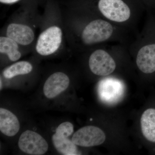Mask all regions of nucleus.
Segmentation results:
<instances>
[{"mask_svg": "<svg viewBox=\"0 0 155 155\" xmlns=\"http://www.w3.org/2000/svg\"><path fill=\"white\" fill-rule=\"evenodd\" d=\"M137 0H97V6L104 17L110 21H127L131 14V6Z\"/></svg>", "mask_w": 155, "mask_h": 155, "instance_id": "f257e3e1", "label": "nucleus"}, {"mask_svg": "<svg viewBox=\"0 0 155 155\" xmlns=\"http://www.w3.org/2000/svg\"><path fill=\"white\" fill-rule=\"evenodd\" d=\"M114 32V28L110 22L103 19L91 21L82 31L81 40L84 44L92 45L109 39Z\"/></svg>", "mask_w": 155, "mask_h": 155, "instance_id": "f03ea898", "label": "nucleus"}, {"mask_svg": "<svg viewBox=\"0 0 155 155\" xmlns=\"http://www.w3.org/2000/svg\"><path fill=\"white\" fill-rule=\"evenodd\" d=\"M150 39L142 47L137 55L139 69L146 74H155V22L152 24Z\"/></svg>", "mask_w": 155, "mask_h": 155, "instance_id": "7ed1b4c3", "label": "nucleus"}, {"mask_svg": "<svg viewBox=\"0 0 155 155\" xmlns=\"http://www.w3.org/2000/svg\"><path fill=\"white\" fill-rule=\"evenodd\" d=\"M62 38V30L58 26L48 28L39 36L36 45L37 52L42 56L52 54L60 47Z\"/></svg>", "mask_w": 155, "mask_h": 155, "instance_id": "20e7f679", "label": "nucleus"}, {"mask_svg": "<svg viewBox=\"0 0 155 155\" xmlns=\"http://www.w3.org/2000/svg\"><path fill=\"white\" fill-rule=\"evenodd\" d=\"M18 146L24 153L32 155L44 154L48 149V145L41 135L30 130H26L20 135Z\"/></svg>", "mask_w": 155, "mask_h": 155, "instance_id": "39448f33", "label": "nucleus"}, {"mask_svg": "<svg viewBox=\"0 0 155 155\" xmlns=\"http://www.w3.org/2000/svg\"><path fill=\"white\" fill-rule=\"evenodd\" d=\"M125 87L118 79L107 78L101 81L98 86V93L100 99L107 104L119 102L123 97Z\"/></svg>", "mask_w": 155, "mask_h": 155, "instance_id": "423d86ee", "label": "nucleus"}, {"mask_svg": "<svg viewBox=\"0 0 155 155\" xmlns=\"http://www.w3.org/2000/svg\"><path fill=\"white\" fill-rule=\"evenodd\" d=\"M89 66L95 75L105 76L113 73L116 68V64L110 55L104 50H96L91 55Z\"/></svg>", "mask_w": 155, "mask_h": 155, "instance_id": "0eeeda50", "label": "nucleus"}, {"mask_svg": "<svg viewBox=\"0 0 155 155\" xmlns=\"http://www.w3.org/2000/svg\"><path fill=\"white\" fill-rule=\"evenodd\" d=\"M105 140V134L101 129L95 126H87L75 132L72 140L76 145L91 147L102 144Z\"/></svg>", "mask_w": 155, "mask_h": 155, "instance_id": "6e6552de", "label": "nucleus"}, {"mask_svg": "<svg viewBox=\"0 0 155 155\" xmlns=\"http://www.w3.org/2000/svg\"><path fill=\"white\" fill-rule=\"evenodd\" d=\"M69 83V78L66 74L61 72H55L52 74L45 82L44 93L48 98H54L66 90Z\"/></svg>", "mask_w": 155, "mask_h": 155, "instance_id": "1a4fd4ad", "label": "nucleus"}, {"mask_svg": "<svg viewBox=\"0 0 155 155\" xmlns=\"http://www.w3.org/2000/svg\"><path fill=\"white\" fill-rule=\"evenodd\" d=\"M7 36L22 45L30 44L35 38L33 30L27 25L11 23L7 29Z\"/></svg>", "mask_w": 155, "mask_h": 155, "instance_id": "9d476101", "label": "nucleus"}, {"mask_svg": "<svg viewBox=\"0 0 155 155\" xmlns=\"http://www.w3.org/2000/svg\"><path fill=\"white\" fill-rule=\"evenodd\" d=\"M20 128L18 118L7 109H0V130L7 136L16 135Z\"/></svg>", "mask_w": 155, "mask_h": 155, "instance_id": "9b49d317", "label": "nucleus"}, {"mask_svg": "<svg viewBox=\"0 0 155 155\" xmlns=\"http://www.w3.org/2000/svg\"><path fill=\"white\" fill-rule=\"evenodd\" d=\"M141 131L146 139L155 144V108L147 109L140 119Z\"/></svg>", "mask_w": 155, "mask_h": 155, "instance_id": "f8f14e48", "label": "nucleus"}, {"mask_svg": "<svg viewBox=\"0 0 155 155\" xmlns=\"http://www.w3.org/2000/svg\"><path fill=\"white\" fill-rule=\"evenodd\" d=\"M67 136L59 135L54 134L52 137L54 146L57 151L64 155L78 154L76 145L68 138Z\"/></svg>", "mask_w": 155, "mask_h": 155, "instance_id": "ddd939ff", "label": "nucleus"}, {"mask_svg": "<svg viewBox=\"0 0 155 155\" xmlns=\"http://www.w3.org/2000/svg\"><path fill=\"white\" fill-rule=\"evenodd\" d=\"M18 43L8 37L0 38V52L6 54L11 61H18L21 57Z\"/></svg>", "mask_w": 155, "mask_h": 155, "instance_id": "4468645a", "label": "nucleus"}, {"mask_svg": "<svg viewBox=\"0 0 155 155\" xmlns=\"http://www.w3.org/2000/svg\"><path fill=\"white\" fill-rule=\"evenodd\" d=\"M32 66L27 61H20L6 68L3 75L6 78H11L18 75H25L30 73Z\"/></svg>", "mask_w": 155, "mask_h": 155, "instance_id": "2eb2a0df", "label": "nucleus"}, {"mask_svg": "<svg viewBox=\"0 0 155 155\" xmlns=\"http://www.w3.org/2000/svg\"><path fill=\"white\" fill-rule=\"evenodd\" d=\"M142 1L151 8L155 9V0H142Z\"/></svg>", "mask_w": 155, "mask_h": 155, "instance_id": "dca6fc26", "label": "nucleus"}, {"mask_svg": "<svg viewBox=\"0 0 155 155\" xmlns=\"http://www.w3.org/2000/svg\"><path fill=\"white\" fill-rule=\"evenodd\" d=\"M19 0H0L1 3L4 4H13V3L17 2Z\"/></svg>", "mask_w": 155, "mask_h": 155, "instance_id": "f3484780", "label": "nucleus"}, {"mask_svg": "<svg viewBox=\"0 0 155 155\" xmlns=\"http://www.w3.org/2000/svg\"><path fill=\"white\" fill-rule=\"evenodd\" d=\"M0 82H1V84H0V85H1V87H0V89H1V90H2V78H1V81H0Z\"/></svg>", "mask_w": 155, "mask_h": 155, "instance_id": "a211bd4d", "label": "nucleus"}]
</instances>
